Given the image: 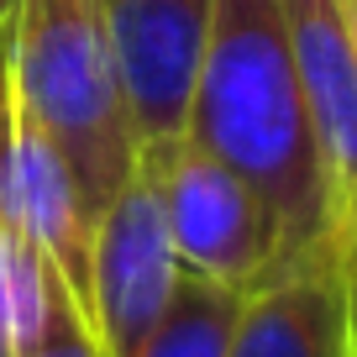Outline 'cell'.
<instances>
[{
    "label": "cell",
    "mask_w": 357,
    "mask_h": 357,
    "mask_svg": "<svg viewBox=\"0 0 357 357\" xmlns=\"http://www.w3.org/2000/svg\"><path fill=\"white\" fill-rule=\"evenodd\" d=\"M0 221H11L22 236L37 242L47 268L63 279L68 305L95 336V284H89L95 215H89L53 137L26 111L22 89L11 79V63H6V43H0Z\"/></svg>",
    "instance_id": "4"
},
{
    "label": "cell",
    "mask_w": 357,
    "mask_h": 357,
    "mask_svg": "<svg viewBox=\"0 0 357 357\" xmlns=\"http://www.w3.org/2000/svg\"><path fill=\"white\" fill-rule=\"evenodd\" d=\"M95 342L100 357H142L178 284L174 242L147 168L137 163L105 215L95 221Z\"/></svg>",
    "instance_id": "5"
},
{
    "label": "cell",
    "mask_w": 357,
    "mask_h": 357,
    "mask_svg": "<svg viewBox=\"0 0 357 357\" xmlns=\"http://www.w3.org/2000/svg\"><path fill=\"white\" fill-rule=\"evenodd\" d=\"M137 153L184 137L211 0H100Z\"/></svg>",
    "instance_id": "6"
},
{
    "label": "cell",
    "mask_w": 357,
    "mask_h": 357,
    "mask_svg": "<svg viewBox=\"0 0 357 357\" xmlns=\"http://www.w3.org/2000/svg\"><path fill=\"white\" fill-rule=\"evenodd\" d=\"M0 357H11V352H6V342H0Z\"/></svg>",
    "instance_id": "15"
},
{
    "label": "cell",
    "mask_w": 357,
    "mask_h": 357,
    "mask_svg": "<svg viewBox=\"0 0 357 357\" xmlns=\"http://www.w3.org/2000/svg\"><path fill=\"white\" fill-rule=\"evenodd\" d=\"M336 273H342V289H347V326H352V357H357V242L347 247Z\"/></svg>",
    "instance_id": "12"
},
{
    "label": "cell",
    "mask_w": 357,
    "mask_h": 357,
    "mask_svg": "<svg viewBox=\"0 0 357 357\" xmlns=\"http://www.w3.org/2000/svg\"><path fill=\"white\" fill-rule=\"evenodd\" d=\"M6 6H11V0H0V16H6Z\"/></svg>",
    "instance_id": "14"
},
{
    "label": "cell",
    "mask_w": 357,
    "mask_h": 357,
    "mask_svg": "<svg viewBox=\"0 0 357 357\" xmlns=\"http://www.w3.org/2000/svg\"><path fill=\"white\" fill-rule=\"evenodd\" d=\"M221 357H352L336 263H310L247 289Z\"/></svg>",
    "instance_id": "8"
},
{
    "label": "cell",
    "mask_w": 357,
    "mask_h": 357,
    "mask_svg": "<svg viewBox=\"0 0 357 357\" xmlns=\"http://www.w3.org/2000/svg\"><path fill=\"white\" fill-rule=\"evenodd\" d=\"M284 22L326 174L331 252L342 263L357 242V47L336 0H284Z\"/></svg>",
    "instance_id": "7"
},
{
    "label": "cell",
    "mask_w": 357,
    "mask_h": 357,
    "mask_svg": "<svg viewBox=\"0 0 357 357\" xmlns=\"http://www.w3.org/2000/svg\"><path fill=\"white\" fill-rule=\"evenodd\" d=\"M137 163L147 168L158 190L174 263L184 273L231 284V289H257L273 279L279 231L242 174H231L215 153H205L190 132L137 153Z\"/></svg>",
    "instance_id": "3"
},
{
    "label": "cell",
    "mask_w": 357,
    "mask_h": 357,
    "mask_svg": "<svg viewBox=\"0 0 357 357\" xmlns=\"http://www.w3.org/2000/svg\"><path fill=\"white\" fill-rule=\"evenodd\" d=\"M342 6V22H347V32H352V47H357V0H336Z\"/></svg>",
    "instance_id": "13"
},
{
    "label": "cell",
    "mask_w": 357,
    "mask_h": 357,
    "mask_svg": "<svg viewBox=\"0 0 357 357\" xmlns=\"http://www.w3.org/2000/svg\"><path fill=\"white\" fill-rule=\"evenodd\" d=\"M22 357H100V342L89 336V326L79 321V310L68 305V289L58 284L53 305H47V326Z\"/></svg>",
    "instance_id": "11"
},
{
    "label": "cell",
    "mask_w": 357,
    "mask_h": 357,
    "mask_svg": "<svg viewBox=\"0 0 357 357\" xmlns=\"http://www.w3.org/2000/svg\"><path fill=\"white\" fill-rule=\"evenodd\" d=\"M0 43L32 121L53 137L89 215L100 221L137 168L100 0H11Z\"/></svg>",
    "instance_id": "2"
},
{
    "label": "cell",
    "mask_w": 357,
    "mask_h": 357,
    "mask_svg": "<svg viewBox=\"0 0 357 357\" xmlns=\"http://www.w3.org/2000/svg\"><path fill=\"white\" fill-rule=\"evenodd\" d=\"M242 300H247V289L211 284L200 273L178 268L174 300H168L158 331L147 336L142 357H221L226 342H231L236 315H242Z\"/></svg>",
    "instance_id": "9"
},
{
    "label": "cell",
    "mask_w": 357,
    "mask_h": 357,
    "mask_svg": "<svg viewBox=\"0 0 357 357\" xmlns=\"http://www.w3.org/2000/svg\"><path fill=\"white\" fill-rule=\"evenodd\" d=\"M58 284L63 279L47 268L32 236H22L11 221H0V342L11 357H22L43 336Z\"/></svg>",
    "instance_id": "10"
},
{
    "label": "cell",
    "mask_w": 357,
    "mask_h": 357,
    "mask_svg": "<svg viewBox=\"0 0 357 357\" xmlns=\"http://www.w3.org/2000/svg\"><path fill=\"white\" fill-rule=\"evenodd\" d=\"M184 132L231 174H242L268 205L279 231L273 279L310 263H336L326 174L294 68L284 0H211V32Z\"/></svg>",
    "instance_id": "1"
}]
</instances>
